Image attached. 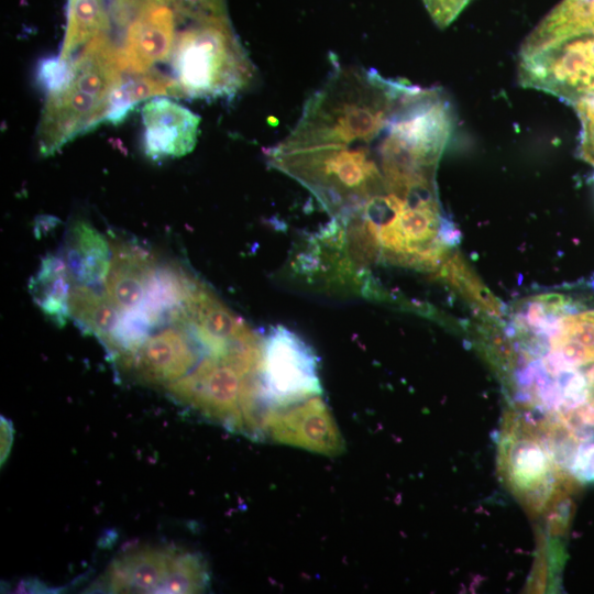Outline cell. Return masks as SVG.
<instances>
[{"label": "cell", "mask_w": 594, "mask_h": 594, "mask_svg": "<svg viewBox=\"0 0 594 594\" xmlns=\"http://www.w3.org/2000/svg\"><path fill=\"white\" fill-rule=\"evenodd\" d=\"M173 398L207 419L251 438H263L258 374H246L209 354L189 375L166 387ZM263 405V404H262Z\"/></svg>", "instance_id": "4"}, {"label": "cell", "mask_w": 594, "mask_h": 594, "mask_svg": "<svg viewBox=\"0 0 594 594\" xmlns=\"http://www.w3.org/2000/svg\"><path fill=\"white\" fill-rule=\"evenodd\" d=\"M175 15L167 4L153 3L129 24L124 42L119 48L124 73H148L153 66L167 59L177 34Z\"/></svg>", "instance_id": "11"}, {"label": "cell", "mask_w": 594, "mask_h": 594, "mask_svg": "<svg viewBox=\"0 0 594 594\" xmlns=\"http://www.w3.org/2000/svg\"><path fill=\"white\" fill-rule=\"evenodd\" d=\"M258 384L261 402L270 408L320 396L318 358L296 332L280 324L272 327L262 339Z\"/></svg>", "instance_id": "7"}, {"label": "cell", "mask_w": 594, "mask_h": 594, "mask_svg": "<svg viewBox=\"0 0 594 594\" xmlns=\"http://www.w3.org/2000/svg\"><path fill=\"white\" fill-rule=\"evenodd\" d=\"M470 0H422L432 21L439 28L448 26Z\"/></svg>", "instance_id": "22"}, {"label": "cell", "mask_w": 594, "mask_h": 594, "mask_svg": "<svg viewBox=\"0 0 594 594\" xmlns=\"http://www.w3.org/2000/svg\"><path fill=\"white\" fill-rule=\"evenodd\" d=\"M210 582L208 564L175 547L135 546L118 554L103 578L111 593H199Z\"/></svg>", "instance_id": "5"}, {"label": "cell", "mask_w": 594, "mask_h": 594, "mask_svg": "<svg viewBox=\"0 0 594 594\" xmlns=\"http://www.w3.org/2000/svg\"><path fill=\"white\" fill-rule=\"evenodd\" d=\"M143 147L153 161L182 157L198 139L200 118L168 98L155 97L142 108Z\"/></svg>", "instance_id": "9"}, {"label": "cell", "mask_w": 594, "mask_h": 594, "mask_svg": "<svg viewBox=\"0 0 594 594\" xmlns=\"http://www.w3.org/2000/svg\"><path fill=\"white\" fill-rule=\"evenodd\" d=\"M70 276L63 256L47 254L36 274L30 279L29 290L42 312L58 327L69 315Z\"/></svg>", "instance_id": "14"}, {"label": "cell", "mask_w": 594, "mask_h": 594, "mask_svg": "<svg viewBox=\"0 0 594 594\" xmlns=\"http://www.w3.org/2000/svg\"><path fill=\"white\" fill-rule=\"evenodd\" d=\"M572 473L580 481H594V442L580 446L572 462Z\"/></svg>", "instance_id": "23"}, {"label": "cell", "mask_w": 594, "mask_h": 594, "mask_svg": "<svg viewBox=\"0 0 594 594\" xmlns=\"http://www.w3.org/2000/svg\"><path fill=\"white\" fill-rule=\"evenodd\" d=\"M70 76V59H63L59 56L43 59L37 69V81L47 94L62 89Z\"/></svg>", "instance_id": "20"}, {"label": "cell", "mask_w": 594, "mask_h": 594, "mask_svg": "<svg viewBox=\"0 0 594 594\" xmlns=\"http://www.w3.org/2000/svg\"><path fill=\"white\" fill-rule=\"evenodd\" d=\"M163 95L177 97L173 78L152 72L123 76L111 95L106 121L118 124L139 102Z\"/></svg>", "instance_id": "17"}, {"label": "cell", "mask_w": 594, "mask_h": 594, "mask_svg": "<svg viewBox=\"0 0 594 594\" xmlns=\"http://www.w3.org/2000/svg\"><path fill=\"white\" fill-rule=\"evenodd\" d=\"M177 16L199 22L227 18L226 0H162Z\"/></svg>", "instance_id": "19"}, {"label": "cell", "mask_w": 594, "mask_h": 594, "mask_svg": "<svg viewBox=\"0 0 594 594\" xmlns=\"http://www.w3.org/2000/svg\"><path fill=\"white\" fill-rule=\"evenodd\" d=\"M581 121V157L594 166V97L573 105Z\"/></svg>", "instance_id": "21"}, {"label": "cell", "mask_w": 594, "mask_h": 594, "mask_svg": "<svg viewBox=\"0 0 594 594\" xmlns=\"http://www.w3.org/2000/svg\"><path fill=\"white\" fill-rule=\"evenodd\" d=\"M505 333L517 402L594 418V279L521 305Z\"/></svg>", "instance_id": "1"}, {"label": "cell", "mask_w": 594, "mask_h": 594, "mask_svg": "<svg viewBox=\"0 0 594 594\" xmlns=\"http://www.w3.org/2000/svg\"><path fill=\"white\" fill-rule=\"evenodd\" d=\"M262 432L263 438L328 457L344 449L339 428L320 396L283 408H267Z\"/></svg>", "instance_id": "8"}, {"label": "cell", "mask_w": 594, "mask_h": 594, "mask_svg": "<svg viewBox=\"0 0 594 594\" xmlns=\"http://www.w3.org/2000/svg\"><path fill=\"white\" fill-rule=\"evenodd\" d=\"M72 76L47 94L36 132L40 154L50 156L106 121L110 98L123 78L119 48L101 35L70 58Z\"/></svg>", "instance_id": "2"}, {"label": "cell", "mask_w": 594, "mask_h": 594, "mask_svg": "<svg viewBox=\"0 0 594 594\" xmlns=\"http://www.w3.org/2000/svg\"><path fill=\"white\" fill-rule=\"evenodd\" d=\"M190 334L189 324H177L147 338L125 370H133L145 383L167 387L184 377L198 361L200 343L191 341Z\"/></svg>", "instance_id": "10"}, {"label": "cell", "mask_w": 594, "mask_h": 594, "mask_svg": "<svg viewBox=\"0 0 594 594\" xmlns=\"http://www.w3.org/2000/svg\"><path fill=\"white\" fill-rule=\"evenodd\" d=\"M593 29L594 0H562L527 36L520 54Z\"/></svg>", "instance_id": "15"}, {"label": "cell", "mask_w": 594, "mask_h": 594, "mask_svg": "<svg viewBox=\"0 0 594 594\" xmlns=\"http://www.w3.org/2000/svg\"><path fill=\"white\" fill-rule=\"evenodd\" d=\"M110 250L106 239L87 221L76 220L69 228L63 257L70 279L77 285L99 284L110 268Z\"/></svg>", "instance_id": "13"}, {"label": "cell", "mask_w": 594, "mask_h": 594, "mask_svg": "<svg viewBox=\"0 0 594 594\" xmlns=\"http://www.w3.org/2000/svg\"><path fill=\"white\" fill-rule=\"evenodd\" d=\"M13 442V426L1 417V464L7 460Z\"/></svg>", "instance_id": "25"}, {"label": "cell", "mask_w": 594, "mask_h": 594, "mask_svg": "<svg viewBox=\"0 0 594 594\" xmlns=\"http://www.w3.org/2000/svg\"><path fill=\"white\" fill-rule=\"evenodd\" d=\"M153 3H162V0H112V16L117 23H131L138 14Z\"/></svg>", "instance_id": "24"}, {"label": "cell", "mask_w": 594, "mask_h": 594, "mask_svg": "<svg viewBox=\"0 0 594 594\" xmlns=\"http://www.w3.org/2000/svg\"><path fill=\"white\" fill-rule=\"evenodd\" d=\"M69 315L85 332L101 341L116 328L119 317L117 308L108 299L85 285L70 288Z\"/></svg>", "instance_id": "18"}, {"label": "cell", "mask_w": 594, "mask_h": 594, "mask_svg": "<svg viewBox=\"0 0 594 594\" xmlns=\"http://www.w3.org/2000/svg\"><path fill=\"white\" fill-rule=\"evenodd\" d=\"M108 9L106 0H67L66 31L61 58H73L89 42L108 34Z\"/></svg>", "instance_id": "16"}, {"label": "cell", "mask_w": 594, "mask_h": 594, "mask_svg": "<svg viewBox=\"0 0 594 594\" xmlns=\"http://www.w3.org/2000/svg\"><path fill=\"white\" fill-rule=\"evenodd\" d=\"M518 80L571 105L594 97V29L519 54Z\"/></svg>", "instance_id": "6"}, {"label": "cell", "mask_w": 594, "mask_h": 594, "mask_svg": "<svg viewBox=\"0 0 594 594\" xmlns=\"http://www.w3.org/2000/svg\"><path fill=\"white\" fill-rule=\"evenodd\" d=\"M177 97L231 98L253 78V66L227 18L193 22L172 52Z\"/></svg>", "instance_id": "3"}, {"label": "cell", "mask_w": 594, "mask_h": 594, "mask_svg": "<svg viewBox=\"0 0 594 594\" xmlns=\"http://www.w3.org/2000/svg\"><path fill=\"white\" fill-rule=\"evenodd\" d=\"M110 246L113 253L106 277L107 297L117 309H136L144 300L146 279L157 261L135 244L114 241Z\"/></svg>", "instance_id": "12"}]
</instances>
